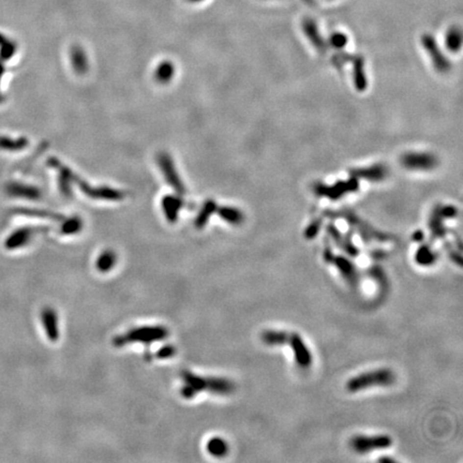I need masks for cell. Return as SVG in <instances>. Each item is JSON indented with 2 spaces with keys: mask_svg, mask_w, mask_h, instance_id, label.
I'll return each instance as SVG.
<instances>
[{
  "mask_svg": "<svg viewBox=\"0 0 463 463\" xmlns=\"http://www.w3.org/2000/svg\"><path fill=\"white\" fill-rule=\"evenodd\" d=\"M325 215L329 218L344 219L350 225L352 230L360 235L362 240L367 244L370 242H388L392 241L393 237L390 234L383 233L382 231L374 229L372 225L358 217L355 212L349 209H343L340 211H326Z\"/></svg>",
  "mask_w": 463,
  "mask_h": 463,
  "instance_id": "1",
  "label": "cell"
},
{
  "mask_svg": "<svg viewBox=\"0 0 463 463\" xmlns=\"http://www.w3.org/2000/svg\"><path fill=\"white\" fill-rule=\"evenodd\" d=\"M396 380V375L390 369L382 368L373 371L358 374L349 380L346 383V389L350 392H357L371 388L374 386H388Z\"/></svg>",
  "mask_w": 463,
  "mask_h": 463,
  "instance_id": "2",
  "label": "cell"
},
{
  "mask_svg": "<svg viewBox=\"0 0 463 463\" xmlns=\"http://www.w3.org/2000/svg\"><path fill=\"white\" fill-rule=\"evenodd\" d=\"M169 332L163 326H145L131 329L130 332L124 334H119L113 340V344L116 347H123L126 344L133 342H142L150 344L154 341L163 340L167 337Z\"/></svg>",
  "mask_w": 463,
  "mask_h": 463,
  "instance_id": "3",
  "label": "cell"
},
{
  "mask_svg": "<svg viewBox=\"0 0 463 463\" xmlns=\"http://www.w3.org/2000/svg\"><path fill=\"white\" fill-rule=\"evenodd\" d=\"M360 189V180L351 176L347 180H339L334 184L316 182L314 184V193L317 196L327 198L332 201H338L350 193H355Z\"/></svg>",
  "mask_w": 463,
  "mask_h": 463,
  "instance_id": "4",
  "label": "cell"
},
{
  "mask_svg": "<svg viewBox=\"0 0 463 463\" xmlns=\"http://www.w3.org/2000/svg\"><path fill=\"white\" fill-rule=\"evenodd\" d=\"M400 163L410 171H430L438 165V159L431 153L409 152L402 154Z\"/></svg>",
  "mask_w": 463,
  "mask_h": 463,
  "instance_id": "5",
  "label": "cell"
},
{
  "mask_svg": "<svg viewBox=\"0 0 463 463\" xmlns=\"http://www.w3.org/2000/svg\"><path fill=\"white\" fill-rule=\"evenodd\" d=\"M351 447L358 454H366L373 450L389 448L392 445V439L386 434L379 436H356L351 439Z\"/></svg>",
  "mask_w": 463,
  "mask_h": 463,
  "instance_id": "6",
  "label": "cell"
},
{
  "mask_svg": "<svg viewBox=\"0 0 463 463\" xmlns=\"http://www.w3.org/2000/svg\"><path fill=\"white\" fill-rule=\"evenodd\" d=\"M421 43L427 54L430 56L434 69L438 73H448L451 70V63L448 58L443 54L441 48L432 34L425 33L421 38Z\"/></svg>",
  "mask_w": 463,
  "mask_h": 463,
  "instance_id": "7",
  "label": "cell"
},
{
  "mask_svg": "<svg viewBox=\"0 0 463 463\" xmlns=\"http://www.w3.org/2000/svg\"><path fill=\"white\" fill-rule=\"evenodd\" d=\"M158 164L167 183L173 187L178 194L181 195L186 193V187H184L181 178L178 175L171 155L167 153H160L158 155Z\"/></svg>",
  "mask_w": 463,
  "mask_h": 463,
  "instance_id": "8",
  "label": "cell"
},
{
  "mask_svg": "<svg viewBox=\"0 0 463 463\" xmlns=\"http://www.w3.org/2000/svg\"><path fill=\"white\" fill-rule=\"evenodd\" d=\"M74 183L78 184L80 191L90 199L96 200H105V201H120L125 198L124 192L119 190L109 187H91L86 181L79 179L78 176L74 175Z\"/></svg>",
  "mask_w": 463,
  "mask_h": 463,
  "instance_id": "9",
  "label": "cell"
},
{
  "mask_svg": "<svg viewBox=\"0 0 463 463\" xmlns=\"http://www.w3.org/2000/svg\"><path fill=\"white\" fill-rule=\"evenodd\" d=\"M328 264H333L337 270L342 276L343 279L349 283L350 286L356 288L360 285V274L358 271L356 265L352 262L350 258L343 256H334L332 257Z\"/></svg>",
  "mask_w": 463,
  "mask_h": 463,
  "instance_id": "10",
  "label": "cell"
},
{
  "mask_svg": "<svg viewBox=\"0 0 463 463\" xmlns=\"http://www.w3.org/2000/svg\"><path fill=\"white\" fill-rule=\"evenodd\" d=\"M287 345H289V347L292 349L295 361H296L299 367L307 369L311 366L313 358H312L311 352L307 347L302 335L297 333H289Z\"/></svg>",
  "mask_w": 463,
  "mask_h": 463,
  "instance_id": "11",
  "label": "cell"
},
{
  "mask_svg": "<svg viewBox=\"0 0 463 463\" xmlns=\"http://www.w3.org/2000/svg\"><path fill=\"white\" fill-rule=\"evenodd\" d=\"M303 30L307 39L309 40L312 46L320 54H326L328 51V43L323 38L322 33L318 29L316 22L311 17H306L303 21Z\"/></svg>",
  "mask_w": 463,
  "mask_h": 463,
  "instance_id": "12",
  "label": "cell"
},
{
  "mask_svg": "<svg viewBox=\"0 0 463 463\" xmlns=\"http://www.w3.org/2000/svg\"><path fill=\"white\" fill-rule=\"evenodd\" d=\"M181 378L184 383L181 388V395L183 398L191 399L198 395L199 392L207 390L208 378L195 375L190 371H182Z\"/></svg>",
  "mask_w": 463,
  "mask_h": 463,
  "instance_id": "13",
  "label": "cell"
},
{
  "mask_svg": "<svg viewBox=\"0 0 463 463\" xmlns=\"http://www.w3.org/2000/svg\"><path fill=\"white\" fill-rule=\"evenodd\" d=\"M351 176L357 179H363L370 182L383 181L388 175V169L384 164H374L367 167H358V169L351 170Z\"/></svg>",
  "mask_w": 463,
  "mask_h": 463,
  "instance_id": "14",
  "label": "cell"
},
{
  "mask_svg": "<svg viewBox=\"0 0 463 463\" xmlns=\"http://www.w3.org/2000/svg\"><path fill=\"white\" fill-rule=\"evenodd\" d=\"M327 233L331 236V238L337 247H339L341 250H343L346 254H349L352 257H356L360 254V249H358L354 242L352 241L351 235H343L339 229L334 225L333 223L327 224Z\"/></svg>",
  "mask_w": 463,
  "mask_h": 463,
  "instance_id": "15",
  "label": "cell"
},
{
  "mask_svg": "<svg viewBox=\"0 0 463 463\" xmlns=\"http://www.w3.org/2000/svg\"><path fill=\"white\" fill-rule=\"evenodd\" d=\"M42 229H33V228H22L14 231L4 242V246L9 250H14L27 245L31 240L33 235L37 233V231Z\"/></svg>",
  "mask_w": 463,
  "mask_h": 463,
  "instance_id": "16",
  "label": "cell"
},
{
  "mask_svg": "<svg viewBox=\"0 0 463 463\" xmlns=\"http://www.w3.org/2000/svg\"><path fill=\"white\" fill-rule=\"evenodd\" d=\"M41 321L45 329L48 338L55 342L59 338V331H58V320L57 314L53 308L45 307L41 312Z\"/></svg>",
  "mask_w": 463,
  "mask_h": 463,
  "instance_id": "17",
  "label": "cell"
},
{
  "mask_svg": "<svg viewBox=\"0 0 463 463\" xmlns=\"http://www.w3.org/2000/svg\"><path fill=\"white\" fill-rule=\"evenodd\" d=\"M161 205L167 221L171 223H175L178 219V213L183 207L184 203L180 196L165 195L164 198L162 199Z\"/></svg>",
  "mask_w": 463,
  "mask_h": 463,
  "instance_id": "18",
  "label": "cell"
},
{
  "mask_svg": "<svg viewBox=\"0 0 463 463\" xmlns=\"http://www.w3.org/2000/svg\"><path fill=\"white\" fill-rule=\"evenodd\" d=\"M7 192L14 198L27 199V200H39L41 198V191L37 187L28 186V184L20 182H11L7 187Z\"/></svg>",
  "mask_w": 463,
  "mask_h": 463,
  "instance_id": "19",
  "label": "cell"
},
{
  "mask_svg": "<svg viewBox=\"0 0 463 463\" xmlns=\"http://www.w3.org/2000/svg\"><path fill=\"white\" fill-rule=\"evenodd\" d=\"M444 220H445L444 217L442 216L441 211H439V205H438L433 209L429 219V224H428V228H429L431 232L432 241L444 238L445 235H446L447 230L443 223Z\"/></svg>",
  "mask_w": 463,
  "mask_h": 463,
  "instance_id": "20",
  "label": "cell"
},
{
  "mask_svg": "<svg viewBox=\"0 0 463 463\" xmlns=\"http://www.w3.org/2000/svg\"><path fill=\"white\" fill-rule=\"evenodd\" d=\"M353 62V77H354L355 88L358 91L367 89V77L364 72V60L361 56H354Z\"/></svg>",
  "mask_w": 463,
  "mask_h": 463,
  "instance_id": "21",
  "label": "cell"
},
{
  "mask_svg": "<svg viewBox=\"0 0 463 463\" xmlns=\"http://www.w3.org/2000/svg\"><path fill=\"white\" fill-rule=\"evenodd\" d=\"M289 333L285 331H275V329H267L260 334V339L266 345L269 346H280L287 344Z\"/></svg>",
  "mask_w": 463,
  "mask_h": 463,
  "instance_id": "22",
  "label": "cell"
},
{
  "mask_svg": "<svg viewBox=\"0 0 463 463\" xmlns=\"http://www.w3.org/2000/svg\"><path fill=\"white\" fill-rule=\"evenodd\" d=\"M71 60L74 71L77 74H85L88 71V58L80 46L75 45L71 49Z\"/></svg>",
  "mask_w": 463,
  "mask_h": 463,
  "instance_id": "23",
  "label": "cell"
},
{
  "mask_svg": "<svg viewBox=\"0 0 463 463\" xmlns=\"http://www.w3.org/2000/svg\"><path fill=\"white\" fill-rule=\"evenodd\" d=\"M235 389V385L233 382L228 379L221 378H208L207 390L218 395H229Z\"/></svg>",
  "mask_w": 463,
  "mask_h": 463,
  "instance_id": "24",
  "label": "cell"
},
{
  "mask_svg": "<svg viewBox=\"0 0 463 463\" xmlns=\"http://www.w3.org/2000/svg\"><path fill=\"white\" fill-rule=\"evenodd\" d=\"M437 253L429 244L420 245L415 253L416 263L421 266H431L437 260Z\"/></svg>",
  "mask_w": 463,
  "mask_h": 463,
  "instance_id": "25",
  "label": "cell"
},
{
  "mask_svg": "<svg viewBox=\"0 0 463 463\" xmlns=\"http://www.w3.org/2000/svg\"><path fill=\"white\" fill-rule=\"evenodd\" d=\"M217 210L220 218H222L224 221H227L232 225H240L245 220L244 212L239 210L238 208L222 206Z\"/></svg>",
  "mask_w": 463,
  "mask_h": 463,
  "instance_id": "26",
  "label": "cell"
},
{
  "mask_svg": "<svg viewBox=\"0 0 463 463\" xmlns=\"http://www.w3.org/2000/svg\"><path fill=\"white\" fill-rule=\"evenodd\" d=\"M217 203L212 200H208L204 203L203 205L201 211L199 212L198 217L195 219V227L198 229H203L205 225L209 221V219L211 217L212 213H215V211L218 209L217 207Z\"/></svg>",
  "mask_w": 463,
  "mask_h": 463,
  "instance_id": "27",
  "label": "cell"
},
{
  "mask_svg": "<svg viewBox=\"0 0 463 463\" xmlns=\"http://www.w3.org/2000/svg\"><path fill=\"white\" fill-rule=\"evenodd\" d=\"M445 45L451 53H458L462 46V32L459 27H451L445 37Z\"/></svg>",
  "mask_w": 463,
  "mask_h": 463,
  "instance_id": "28",
  "label": "cell"
},
{
  "mask_svg": "<svg viewBox=\"0 0 463 463\" xmlns=\"http://www.w3.org/2000/svg\"><path fill=\"white\" fill-rule=\"evenodd\" d=\"M207 450L211 456L221 458L229 453V445L225 439L216 437L210 438L207 443Z\"/></svg>",
  "mask_w": 463,
  "mask_h": 463,
  "instance_id": "29",
  "label": "cell"
},
{
  "mask_svg": "<svg viewBox=\"0 0 463 463\" xmlns=\"http://www.w3.org/2000/svg\"><path fill=\"white\" fill-rule=\"evenodd\" d=\"M174 74H175V67H174V65L171 61L165 60V61H162L157 67L154 77L159 83L166 84L173 78Z\"/></svg>",
  "mask_w": 463,
  "mask_h": 463,
  "instance_id": "30",
  "label": "cell"
},
{
  "mask_svg": "<svg viewBox=\"0 0 463 463\" xmlns=\"http://www.w3.org/2000/svg\"><path fill=\"white\" fill-rule=\"evenodd\" d=\"M116 263V254L112 250H105L102 252L97 259V269L101 273H107L111 270Z\"/></svg>",
  "mask_w": 463,
  "mask_h": 463,
  "instance_id": "31",
  "label": "cell"
},
{
  "mask_svg": "<svg viewBox=\"0 0 463 463\" xmlns=\"http://www.w3.org/2000/svg\"><path fill=\"white\" fill-rule=\"evenodd\" d=\"M83 221L79 217H72L63 221L61 224V233L65 235L77 234L82 230Z\"/></svg>",
  "mask_w": 463,
  "mask_h": 463,
  "instance_id": "32",
  "label": "cell"
},
{
  "mask_svg": "<svg viewBox=\"0 0 463 463\" xmlns=\"http://www.w3.org/2000/svg\"><path fill=\"white\" fill-rule=\"evenodd\" d=\"M27 145L28 141L24 137L19 138V140H13V138L10 137H0V148L1 149L16 152V150H21L27 147Z\"/></svg>",
  "mask_w": 463,
  "mask_h": 463,
  "instance_id": "33",
  "label": "cell"
},
{
  "mask_svg": "<svg viewBox=\"0 0 463 463\" xmlns=\"http://www.w3.org/2000/svg\"><path fill=\"white\" fill-rule=\"evenodd\" d=\"M16 51V45L14 42L10 41L3 34L0 33V56L3 59H9L12 57Z\"/></svg>",
  "mask_w": 463,
  "mask_h": 463,
  "instance_id": "34",
  "label": "cell"
},
{
  "mask_svg": "<svg viewBox=\"0 0 463 463\" xmlns=\"http://www.w3.org/2000/svg\"><path fill=\"white\" fill-rule=\"evenodd\" d=\"M347 41H349V39H347L345 33L340 32V31H335V32H333L331 34V37H329L328 45H331L332 48H334L335 50L341 51V50L345 48L346 44H347Z\"/></svg>",
  "mask_w": 463,
  "mask_h": 463,
  "instance_id": "35",
  "label": "cell"
},
{
  "mask_svg": "<svg viewBox=\"0 0 463 463\" xmlns=\"http://www.w3.org/2000/svg\"><path fill=\"white\" fill-rule=\"evenodd\" d=\"M22 212L24 216H31V217H39V218H46V219H53V220H63V216L59 215V213H55V212H50V211H45V210H30V209H22L19 210Z\"/></svg>",
  "mask_w": 463,
  "mask_h": 463,
  "instance_id": "36",
  "label": "cell"
},
{
  "mask_svg": "<svg viewBox=\"0 0 463 463\" xmlns=\"http://www.w3.org/2000/svg\"><path fill=\"white\" fill-rule=\"evenodd\" d=\"M322 224H323L322 219L313 220V221H312L305 230V237H306V238L308 240L315 238V237L318 235V233H320Z\"/></svg>",
  "mask_w": 463,
  "mask_h": 463,
  "instance_id": "37",
  "label": "cell"
},
{
  "mask_svg": "<svg viewBox=\"0 0 463 463\" xmlns=\"http://www.w3.org/2000/svg\"><path fill=\"white\" fill-rule=\"evenodd\" d=\"M353 59H354V56L353 55L347 54L345 53V51H339V53L333 57V63L337 68H341L342 66H344L345 63L352 62Z\"/></svg>",
  "mask_w": 463,
  "mask_h": 463,
  "instance_id": "38",
  "label": "cell"
},
{
  "mask_svg": "<svg viewBox=\"0 0 463 463\" xmlns=\"http://www.w3.org/2000/svg\"><path fill=\"white\" fill-rule=\"evenodd\" d=\"M444 248H445V250L447 251L448 256H449V257L451 258V260H453V262H455L458 266H461V265H462L461 256H460V253H458V252H457V251L455 250L454 246L451 245L450 242L446 241V242H445V244H444Z\"/></svg>",
  "mask_w": 463,
  "mask_h": 463,
  "instance_id": "39",
  "label": "cell"
},
{
  "mask_svg": "<svg viewBox=\"0 0 463 463\" xmlns=\"http://www.w3.org/2000/svg\"><path fill=\"white\" fill-rule=\"evenodd\" d=\"M439 211H441L444 219H454L458 216V209L453 205L439 206Z\"/></svg>",
  "mask_w": 463,
  "mask_h": 463,
  "instance_id": "40",
  "label": "cell"
},
{
  "mask_svg": "<svg viewBox=\"0 0 463 463\" xmlns=\"http://www.w3.org/2000/svg\"><path fill=\"white\" fill-rule=\"evenodd\" d=\"M176 349L173 345H165L158 351L157 353V357L160 358V360H165V358H170L172 356L175 355Z\"/></svg>",
  "mask_w": 463,
  "mask_h": 463,
  "instance_id": "41",
  "label": "cell"
},
{
  "mask_svg": "<svg viewBox=\"0 0 463 463\" xmlns=\"http://www.w3.org/2000/svg\"><path fill=\"white\" fill-rule=\"evenodd\" d=\"M412 238H413V240L416 241V242H421L422 240H424V238H425L424 232H422V231H416L415 233L413 234Z\"/></svg>",
  "mask_w": 463,
  "mask_h": 463,
  "instance_id": "42",
  "label": "cell"
},
{
  "mask_svg": "<svg viewBox=\"0 0 463 463\" xmlns=\"http://www.w3.org/2000/svg\"><path fill=\"white\" fill-rule=\"evenodd\" d=\"M380 462H386V463H388V462H391V463H395L397 462V460H395L393 458H388V457H382V458L379 459Z\"/></svg>",
  "mask_w": 463,
  "mask_h": 463,
  "instance_id": "43",
  "label": "cell"
},
{
  "mask_svg": "<svg viewBox=\"0 0 463 463\" xmlns=\"http://www.w3.org/2000/svg\"><path fill=\"white\" fill-rule=\"evenodd\" d=\"M189 2H192V3H198V2H202V1H204V0H188Z\"/></svg>",
  "mask_w": 463,
  "mask_h": 463,
  "instance_id": "44",
  "label": "cell"
}]
</instances>
